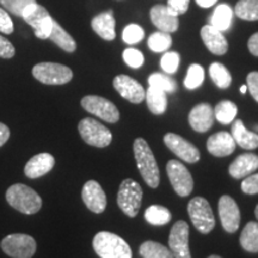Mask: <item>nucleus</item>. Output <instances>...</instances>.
Returning <instances> with one entry per match:
<instances>
[{
	"mask_svg": "<svg viewBox=\"0 0 258 258\" xmlns=\"http://www.w3.org/2000/svg\"><path fill=\"white\" fill-rule=\"evenodd\" d=\"M22 18L34 29L36 37L41 40H47L49 38V35L53 29L54 19L50 17L49 12L46 8L42 5H38L37 3L30 4L25 8L22 15Z\"/></svg>",
	"mask_w": 258,
	"mask_h": 258,
	"instance_id": "obj_5",
	"label": "nucleus"
},
{
	"mask_svg": "<svg viewBox=\"0 0 258 258\" xmlns=\"http://www.w3.org/2000/svg\"><path fill=\"white\" fill-rule=\"evenodd\" d=\"M2 249L12 258H31L36 252V241L31 235L10 234L2 240Z\"/></svg>",
	"mask_w": 258,
	"mask_h": 258,
	"instance_id": "obj_9",
	"label": "nucleus"
},
{
	"mask_svg": "<svg viewBox=\"0 0 258 258\" xmlns=\"http://www.w3.org/2000/svg\"><path fill=\"white\" fill-rule=\"evenodd\" d=\"M256 129H257V131H258V125H256Z\"/></svg>",
	"mask_w": 258,
	"mask_h": 258,
	"instance_id": "obj_52",
	"label": "nucleus"
},
{
	"mask_svg": "<svg viewBox=\"0 0 258 258\" xmlns=\"http://www.w3.org/2000/svg\"><path fill=\"white\" fill-rule=\"evenodd\" d=\"M246 91H247V85H243L240 88V92L241 93H246Z\"/></svg>",
	"mask_w": 258,
	"mask_h": 258,
	"instance_id": "obj_49",
	"label": "nucleus"
},
{
	"mask_svg": "<svg viewBox=\"0 0 258 258\" xmlns=\"http://www.w3.org/2000/svg\"><path fill=\"white\" fill-rule=\"evenodd\" d=\"M82 106L90 114L102 118L109 123H116L120 120L117 106L109 99L99 96H85L82 99Z\"/></svg>",
	"mask_w": 258,
	"mask_h": 258,
	"instance_id": "obj_10",
	"label": "nucleus"
},
{
	"mask_svg": "<svg viewBox=\"0 0 258 258\" xmlns=\"http://www.w3.org/2000/svg\"><path fill=\"white\" fill-rule=\"evenodd\" d=\"M241 190L247 195L258 194V173L245 177L243 183H241Z\"/></svg>",
	"mask_w": 258,
	"mask_h": 258,
	"instance_id": "obj_41",
	"label": "nucleus"
},
{
	"mask_svg": "<svg viewBox=\"0 0 258 258\" xmlns=\"http://www.w3.org/2000/svg\"><path fill=\"white\" fill-rule=\"evenodd\" d=\"M55 165V159L49 153H40L36 154L28 161L24 167L25 176L29 178H38L47 175L49 171Z\"/></svg>",
	"mask_w": 258,
	"mask_h": 258,
	"instance_id": "obj_22",
	"label": "nucleus"
},
{
	"mask_svg": "<svg viewBox=\"0 0 258 258\" xmlns=\"http://www.w3.org/2000/svg\"><path fill=\"white\" fill-rule=\"evenodd\" d=\"M258 169V156L254 153L240 154L232 161L230 165V175L235 179H243L252 175Z\"/></svg>",
	"mask_w": 258,
	"mask_h": 258,
	"instance_id": "obj_21",
	"label": "nucleus"
},
{
	"mask_svg": "<svg viewBox=\"0 0 258 258\" xmlns=\"http://www.w3.org/2000/svg\"><path fill=\"white\" fill-rule=\"evenodd\" d=\"M246 82L247 90L254 98V101L258 102V72H251L247 74Z\"/></svg>",
	"mask_w": 258,
	"mask_h": 258,
	"instance_id": "obj_45",
	"label": "nucleus"
},
{
	"mask_svg": "<svg viewBox=\"0 0 258 258\" xmlns=\"http://www.w3.org/2000/svg\"><path fill=\"white\" fill-rule=\"evenodd\" d=\"M148 84L150 86L163 90L166 93L175 92L177 90V83L171 77L165 76L163 73H153L148 77Z\"/></svg>",
	"mask_w": 258,
	"mask_h": 258,
	"instance_id": "obj_35",
	"label": "nucleus"
},
{
	"mask_svg": "<svg viewBox=\"0 0 258 258\" xmlns=\"http://www.w3.org/2000/svg\"><path fill=\"white\" fill-rule=\"evenodd\" d=\"M148 48L156 53H164L172 44V37L170 36L169 32L158 31L151 35L147 41Z\"/></svg>",
	"mask_w": 258,
	"mask_h": 258,
	"instance_id": "obj_34",
	"label": "nucleus"
},
{
	"mask_svg": "<svg viewBox=\"0 0 258 258\" xmlns=\"http://www.w3.org/2000/svg\"><path fill=\"white\" fill-rule=\"evenodd\" d=\"M6 201L23 214H35L42 207L40 195L25 184H14L6 191Z\"/></svg>",
	"mask_w": 258,
	"mask_h": 258,
	"instance_id": "obj_3",
	"label": "nucleus"
},
{
	"mask_svg": "<svg viewBox=\"0 0 258 258\" xmlns=\"http://www.w3.org/2000/svg\"><path fill=\"white\" fill-rule=\"evenodd\" d=\"M115 18L112 11L102 12L92 19L91 27L93 31L105 41H112L116 37Z\"/></svg>",
	"mask_w": 258,
	"mask_h": 258,
	"instance_id": "obj_23",
	"label": "nucleus"
},
{
	"mask_svg": "<svg viewBox=\"0 0 258 258\" xmlns=\"http://www.w3.org/2000/svg\"><path fill=\"white\" fill-rule=\"evenodd\" d=\"M180 57L176 51H166L160 60V66L163 71L167 74H173L177 72L179 67Z\"/></svg>",
	"mask_w": 258,
	"mask_h": 258,
	"instance_id": "obj_37",
	"label": "nucleus"
},
{
	"mask_svg": "<svg viewBox=\"0 0 258 258\" xmlns=\"http://www.w3.org/2000/svg\"><path fill=\"white\" fill-rule=\"evenodd\" d=\"M82 198L85 206L90 211L101 214L105 211L106 207V196L101 184L96 180H89L83 186Z\"/></svg>",
	"mask_w": 258,
	"mask_h": 258,
	"instance_id": "obj_16",
	"label": "nucleus"
},
{
	"mask_svg": "<svg viewBox=\"0 0 258 258\" xmlns=\"http://www.w3.org/2000/svg\"><path fill=\"white\" fill-rule=\"evenodd\" d=\"M209 74L213 83L220 89H227L232 83V76L224 64L220 62H213L209 66Z\"/></svg>",
	"mask_w": 258,
	"mask_h": 258,
	"instance_id": "obj_32",
	"label": "nucleus"
},
{
	"mask_svg": "<svg viewBox=\"0 0 258 258\" xmlns=\"http://www.w3.org/2000/svg\"><path fill=\"white\" fill-rule=\"evenodd\" d=\"M247 47H249L250 53L254 56H258V32L253 34L247 42Z\"/></svg>",
	"mask_w": 258,
	"mask_h": 258,
	"instance_id": "obj_46",
	"label": "nucleus"
},
{
	"mask_svg": "<svg viewBox=\"0 0 258 258\" xmlns=\"http://www.w3.org/2000/svg\"><path fill=\"white\" fill-rule=\"evenodd\" d=\"M92 246L101 258H132V250L127 241L111 232H98L93 238Z\"/></svg>",
	"mask_w": 258,
	"mask_h": 258,
	"instance_id": "obj_2",
	"label": "nucleus"
},
{
	"mask_svg": "<svg viewBox=\"0 0 258 258\" xmlns=\"http://www.w3.org/2000/svg\"><path fill=\"white\" fill-rule=\"evenodd\" d=\"M144 217L148 224L153 226H163L169 224L172 215H171L169 209L163 207V206L153 205L145 211Z\"/></svg>",
	"mask_w": 258,
	"mask_h": 258,
	"instance_id": "obj_30",
	"label": "nucleus"
},
{
	"mask_svg": "<svg viewBox=\"0 0 258 258\" xmlns=\"http://www.w3.org/2000/svg\"><path fill=\"white\" fill-rule=\"evenodd\" d=\"M139 252L143 258H175L170 249L152 240L141 244Z\"/></svg>",
	"mask_w": 258,
	"mask_h": 258,
	"instance_id": "obj_29",
	"label": "nucleus"
},
{
	"mask_svg": "<svg viewBox=\"0 0 258 258\" xmlns=\"http://www.w3.org/2000/svg\"><path fill=\"white\" fill-rule=\"evenodd\" d=\"M235 144L233 137L227 132H219L207 140L208 152L215 157H227L234 152Z\"/></svg>",
	"mask_w": 258,
	"mask_h": 258,
	"instance_id": "obj_19",
	"label": "nucleus"
},
{
	"mask_svg": "<svg viewBox=\"0 0 258 258\" xmlns=\"http://www.w3.org/2000/svg\"><path fill=\"white\" fill-rule=\"evenodd\" d=\"M10 138V129L4 123H0V146H3Z\"/></svg>",
	"mask_w": 258,
	"mask_h": 258,
	"instance_id": "obj_47",
	"label": "nucleus"
},
{
	"mask_svg": "<svg viewBox=\"0 0 258 258\" xmlns=\"http://www.w3.org/2000/svg\"><path fill=\"white\" fill-rule=\"evenodd\" d=\"M196 3H198L199 6H201V8H211L215 4V3L218 2V0H195Z\"/></svg>",
	"mask_w": 258,
	"mask_h": 258,
	"instance_id": "obj_48",
	"label": "nucleus"
},
{
	"mask_svg": "<svg viewBox=\"0 0 258 258\" xmlns=\"http://www.w3.org/2000/svg\"><path fill=\"white\" fill-rule=\"evenodd\" d=\"M147 102V106L150 111L154 115H161L166 111L167 108V97L166 92L153 86H150L145 96Z\"/></svg>",
	"mask_w": 258,
	"mask_h": 258,
	"instance_id": "obj_25",
	"label": "nucleus"
},
{
	"mask_svg": "<svg viewBox=\"0 0 258 258\" xmlns=\"http://www.w3.org/2000/svg\"><path fill=\"white\" fill-rule=\"evenodd\" d=\"M254 215H256V218H257V220H258V205H257L256 209H254Z\"/></svg>",
	"mask_w": 258,
	"mask_h": 258,
	"instance_id": "obj_50",
	"label": "nucleus"
},
{
	"mask_svg": "<svg viewBox=\"0 0 258 258\" xmlns=\"http://www.w3.org/2000/svg\"><path fill=\"white\" fill-rule=\"evenodd\" d=\"M143 189L135 180L127 178L121 183L117 194V205L129 218H135L141 207Z\"/></svg>",
	"mask_w": 258,
	"mask_h": 258,
	"instance_id": "obj_4",
	"label": "nucleus"
},
{
	"mask_svg": "<svg viewBox=\"0 0 258 258\" xmlns=\"http://www.w3.org/2000/svg\"><path fill=\"white\" fill-rule=\"evenodd\" d=\"M0 32L10 35L14 32V23L5 10L0 8Z\"/></svg>",
	"mask_w": 258,
	"mask_h": 258,
	"instance_id": "obj_43",
	"label": "nucleus"
},
{
	"mask_svg": "<svg viewBox=\"0 0 258 258\" xmlns=\"http://www.w3.org/2000/svg\"><path fill=\"white\" fill-rule=\"evenodd\" d=\"M114 88L124 99L134 103V104H139V103L143 102L145 96H146V92H145L141 84L131 77L124 76V74L115 77Z\"/></svg>",
	"mask_w": 258,
	"mask_h": 258,
	"instance_id": "obj_15",
	"label": "nucleus"
},
{
	"mask_svg": "<svg viewBox=\"0 0 258 258\" xmlns=\"http://www.w3.org/2000/svg\"><path fill=\"white\" fill-rule=\"evenodd\" d=\"M190 0H167V8L176 16L184 15L188 11Z\"/></svg>",
	"mask_w": 258,
	"mask_h": 258,
	"instance_id": "obj_42",
	"label": "nucleus"
},
{
	"mask_svg": "<svg viewBox=\"0 0 258 258\" xmlns=\"http://www.w3.org/2000/svg\"><path fill=\"white\" fill-rule=\"evenodd\" d=\"M169 246L175 258H191L189 249V225L185 221L179 220L172 226Z\"/></svg>",
	"mask_w": 258,
	"mask_h": 258,
	"instance_id": "obj_12",
	"label": "nucleus"
},
{
	"mask_svg": "<svg viewBox=\"0 0 258 258\" xmlns=\"http://www.w3.org/2000/svg\"><path fill=\"white\" fill-rule=\"evenodd\" d=\"M218 209L224 230L228 233L237 232L240 225V211L234 200L228 195L221 196Z\"/></svg>",
	"mask_w": 258,
	"mask_h": 258,
	"instance_id": "obj_14",
	"label": "nucleus"
},
{
	"mask_svg": "<svg viewBox=\"0 0 258 258\" xmlns=\"http://www.w3.org/2000/svg\"><path fill=\"white\" fill-rule=\"evenodd\" d=\"M150 17L152 23L164 32H175L179 27L178 16L165 5H156L151 9Z\"/></svg>",
	"mask_w": 258,
	"mask_h": 258,
	"instance_id": "obj_17",
	"label": "nucleus"
},
{
	"mask_svg": "<svg viewBox=\"0 0 258 258\" xmlns=\"http://www.w3.org/2000/svg\"><path fill=\"white\" fill-rule=\"evenodd\" d=\"M205 80V71L203 67L198 63H194L189 67L188 73H186L184 86L188 90H195L202 85Z\"/></svg>",
	"mask_w": 258,
	"mask_h": 258,
	"instance_id": "obj_36",
	"label": "nucleus"
},
{
	"mask_svg": "<svg viewBox=\"0 0 258 258\" xmlns=\"http://www.w3.org/2000/svg\"><path fill=\"white\" fill-rule=\"evenodd\" d=\"M14 55L15 48L12 46V43L0 35V57H3V59H11Z\"/></svg>",
	"mask_w": 258,
	"mask_h": 258,
	"instance_id": "obj_44",
	"label": "nucleus"
},
{
	"mask_svg": "<svg viewBox=\"0 0 258 258\" xmlns=\"http://www.w3.org/2000/svg\"><path fill=\"white\" fill-rule=\"evenodd\" d=\"M145 36L143 28L138 24H129L124 28L122 38L127 44H137L143 41Z\"/></svg>",
	"mask_w": 258,
	"mask_h": 258,
	"instance_id": "obj_38",
	"label": "nucleus"
},
{
	"mask_svg": "<svg viewBox=\"0 0 258 258\" xmlns=\"http://www.w3.org/2000/svg\"><path fill=\"white\" fill-rule=\"evenodd\" d=\"M32 76L47 85H63L73 78L70 67L55 62H41L32 69Z\"/></svg>",
	"mask_w": 258,
	"mask_h": 258,
	"instance_id": "obj_6",
	"label": "nucleus"
},
{
	"mask_svg": "<svg viewBox=\"0 0 258 258\" xmlns=\"http://www.w3.org/2000/svg\"><path fill=\"white\" fill-rule=\"evenodd\" d=\"M234 14L244 21H258V0H239Z\"/></svg>",
	"mask_w": 258,
	"mask_h": 258,
	"instance_id": "obj_33",
	"label": "nucleus"
},
{
	"mask_svg": "<svg viewBox=\"0 0 258 258\" xmlns=\"http://www.w3.org/2000/svg\"><path fill=\"white\" fill-rule=\"evenodd\" d=\"M78 131L86 144L95 147H106L111 144L112 134L105 125L93 118L86 117L79 122Z\"/></svg>",
	"mask_w": 258,
	"mask_h": 258,
	"instance_id": "obj_8",
	"label": "nucleus"
},
{
	"mask_svg": "<svg viewBox=\"0 0 258 258\" xmlns=\"http://www.w3.org/2000/svg\"><path fill=\"white\" fill-rule=\"evenodd\" d=\"M213 111H214V118H217L220 123L230 124L234 121L238 114V108L233 102L222 101L215 105Z\"/></svg>",
	"mask_w": 258,
	"mask_h": 258,
	"instance_id": "obj_31",
	"label": "nucleus"
},
{
	"mask_svg": "<svg viewBox=\"0 0 258 258\" xmlns=\"http://www.w3.org/2000/svg\"><path fill=\"white\" fill-rule=\"evenodd\" d=\"M208 258H221L220 256H217V254H213V256H209Z\"/></svg>",
	"mask_w": 258,
	"mask_h": 258,
	"instance_id": "obj_51",
	"label": "nucleus"
},
{
	"mask_svg": "<svg viewBox=\"0 0 258 258\" xmlns=\"http://www.w3.org/2000/svg\"><path fill=\"white\" fill-rule=\"evenodd\" d=\"M49 40L53 41L56 46H59L61 49L67 51V53H73L77 48L76 41L55 21H54L53 29H51V32L49 35Z\"/></svg>",
	"mask_w": 258,
	"mask_h": 258,
	"instance_id": "obj_27",
	"label": "nucleus"
},
{
	"mask_svg": "<svg viewBox=\"0 0 258 258\" xmlns=\"http://www.w3.org/2000/svg\"><path fill=\"white\" fill-rule=\"evenodd\" d=\"M231 135L235 144L244 150H254L258 147V134L247 131L241 120H234Z\"/></svg>",
	"mask_w": 258,
	"mask_h": 258,
	"instance_id": "obj_24",
	"label": "nucleus"
},
{
	"mask_svg": "<svg viewBox=\"0 0 258 258\" xmlns=\"http://www.w3.org/2000/svg\"><path fill=\"white\" fill-rule=\"evenodd\" d=\"M240 245L247 252H258V222H247L240 234Z\"/></svg>",
	"mask_w": 258,
	"mask_h": 258,
	"instance_id": "obj_28",
	"label": "nucleus"
},
{
	"mask_svg": "<svg viewBox=\"0 0 258 258\" xmlns=\"http://www.w3.org/2000/svg\"><path fill=\"white\" fill-rule=\"evenodd\" d=\"M232 19H233V10L227 4H221L214 10L209 24L224 32L231 28Z\"/></svg>",
	"mask_w": 258,
	"mask_h": 258,
	"instance_id": "obj_26",
	"label": "nucleus"
},
{
	"mask_svg": "<svg viewBox=\"0 0 258 258\" xmlns=\"http://www.w3.org/2000/svg\"><path fill=\"white\" fill-rule=\"evenodd\" d=\"M34 3L37 2L36 0H0V4L9 10L12 15L18 16V17H22L25 8Z\"/></svg>",
	"mask_w": 258,
	"mask_h": 258,
	"instance_id": "obj_39",
	"label": "nucleus"
},
{
	"mask_svg": "<svg viewBox=\"0 0 258 258\" xmlns=\"http://www.w3.org/2000/svg\"><path fill=\"white\" fill-rule=\"evenodd\" d=\"M201 37L203 43L208 48L211 53L215 55H224L228 50V42L222 34V31L218 30L211 24L205 25L201 29Z\"/></svg>",
	"mask_w": 258,
	"mask_h": 258,
	"instance_id": "obj_20",
	"label": "nucleus"
},
{
	"mask_svg": "<svg viewBox=\"0 0 258 258\" xmlns=\"http://www.w3.org/2000/svg\"><path fill=\"white\" fill-rule=\"evenodd\" d=\"M166 171L173 190L182 198L189 196L194 189V180L184 164L175 159L169 160Z\"/></svg>",
	"mask_w": 258,
	"mask_h": 258,
	"instance_id": "obj_11",
	"label": "nucleus"
},
{
	"mask_svg": "<svg viewBox=\"0 0 258 258\" xmlns=\"http://www.w3.org/2000/svg\"><path fill=\"white\" fill-rule=\"evenodd\" d=\"M188 213L192 225L200 233L208 234L215 226V219L208 201L203 198H194L188 205Z\"/></svg>",
	"mask_w": 258,
	"mask_h": 258,
	"instance_id": "obj_7",
	"label": "nucleus"
},
{
	"mask_svg": "<svg viewBox=\"0 0 258 258\" xmlns=\"http://www.w3.org/2000/svg\"><path fill=\"white\" fill-rule=\"evenodd\" d=\"M133 150L137 166L145 183L153 189L158 188L160 182L159 167H158L156 158H154L152 150L148 146L146 140L143 138L135 139Z\"/></svg>",
	"mask_w": 258,
	"mask_h": 258,
	"instance_id": "obj_1",
	"label": "nucleus"
},
{
	"mask_svg": "<svg viewBox=\"0 0 258 258\" xmlns=\"http://www.w3.org/2000/svg\"><path fill=\"white\" fill-rule=\"evenodd\" d=\"M123 60L132 69H139L144 63V55L140 50L128 48L123 51Z\"/></svg>",
	"mask_w": 258,
	"mask_h": 258,
	"instance_id": "obj_40",
	"label": "nucleus"
},
{
	"mask_svg": "<svg viewBox=\"0 0 258 258\" xmlns=\"http://www.w3.org/2000/svg\"><path fill=\"white\" fill-rule=\"evenodd\" d=\"M214 123V111L207 103H201L194 106L189 114V124L195 132L205 133Z\"/></svg>",
	"mask_w": 258,
	"mask_h": 258,
	"instance_id": "obj_18",
	"label": "nucleus"
},
{
	"mask_svg": "<svg viewBox=\"0 0 258 258\" xmlns=\"http://www.w3.org/2000/svg\"><path fill=\"white\" fill-rule=\"evenodd\" d=\"M164 143H165L171 152L175 153L177 157L186 161V163L194 164L198 163L200 160L201 154H200L199 148L194 146L191 143H189L184 138L179 137V135L175 133H167L164 137Z\"/></svg>",
	"mask_w": 258,
	"mask_h": 258,
	"instance_id": "obj_13",
	"label": "nucleus"
}]
</instances>
